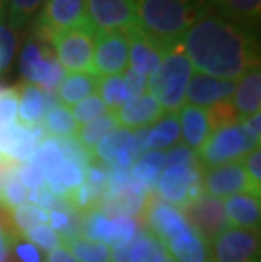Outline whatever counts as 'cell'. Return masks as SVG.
Returning <instances> with one entry per match:
<instances>
[{
  "instance_id": "obj_1",
  "label": "cell",
  "mask_w": 261,
  "mask_h": 262,
  "mask_svg": "<svg viewBox=\"0 0 261 262\" xmlns=\"http://www.w3.org/2000/svg\"><path fill=\"white\" fill-rule=\"evenodd\" d=\"M182 46L192 68L222 80L236 81L259 64L253 29L212 14L210 7L185 32Z\"/></svg>"
},
{
  "instance_id": "obj_2",
  "label": "cell",
  "mask_w": 261,
  "mask_h": 262,
  "mask_svg": "<svg viewBox=\"0 0 261 262\" xmlns=\"http://www.w3.org/2000/svg\"><path fill=\"white\" fill-rule=\"evenodd\" d=\"M207 9L204 0H134L136 26L165 48L180 42Z\"/></svg>"
},
{
  "instance_id": "obj_3",
  "label": "cell",
  "mask_w": 261,
  "mask_h": 262,
  "mask_svg": "<svg viewBox=\"0 0 261 262\" xmlns=\"http://www.w3.org/2000/svg\"><path fill=\"white\" fill-rule=\"evenodd\" d=\"M193 68L185 54L182 41L166 49L156 71L148 80V93L166 112H178L185 103V90Z\"/></svg>"
},
{
  "instance_id": "obj_4",
  "label": "cell",
  "mask_w": 261,
  "mask_h": 262,
  "mask_svg": "<svg viewBox=\"0 0 261 262\" xmlns=\"http://www.w3.org/2000/svg\"><path fill=\"white\" fill-rule=\"evenodd\" d=\"M259 144L241 127V124L224 127L209 134L207 141L197 152V161L202 168L241 161L249 150Z\"/></svg>"
},
{
  "instance_id": "obj_5",
  "label": "cell",
  "mask_w": 261,
  "mask_h": 262,
  "mask_svg": "<svg viewBox=\"0 0 261 262\" xmlns=\"http://www.w3.org/2000/svg\"><path fill=\"white\" fill-rule=\"evenodd\" d=\"M93 36L95 29L87 26L61 31L51 37L49 44H53L56 59L63 70H68L70 73L93 75Z\"/></svg>"
},
{
  "instance_id": "obj_6",
  "label": "cell",
  "mask_w": 261,
  "mask_h": 262,
  "mask_svg": "<svg viewBox=\"0 0 261 262\" xmlns=\"http://www.w3.org/2000/svg\"><path fill=\"white\" fill-rule=\"evenodd\" d=\"M92 26L87 17L85 0H44L43 12L36 22V37L48 46L51 37L73 27ZM93 27V26H92Z\"/></svg>"
},
{
  "instance_id": "obj_7",
  "label": "cell",
  "mask_w": 261,
  "mask_h": 262,
  "mask_svg": "<svg viewBox=\"0 0 261 262\" xmlns=\"http://www.w3.org/2000/svg\"><path fill=\"white\" fill-rule=\"evenodd\" d=\"M200 183L204 193L220 200H226L232 196V194L239 193L261 196V191H258L249 181L241 161H232V163L212 166V168H204L200 171Z\"/></svg>"
},
{
  "instance_id": "obj_8",
  "label": "cell",
  "mask_w": 261,
  "mask_h": 262,
  "mask_svg": "<svg viewBox=\"0 0 261 262\" xmlns=\"http://www.w3.org/2000/svg\"><path fill=\"white\" fill-rule=\"evenodd\" d=\"M182 215L185 216L188 225L210 247L214 238L229 227L227 216L224 211V203L220 198L210 196L207 193H202L193 202L185 205L182 208Z\"/></svg>"
},
{
  "instance_id": "obj_9",
  "label": "cell",
  "mask_w": 261,
  "mask_h": 262,
  "mask_svg": "<svg viewBox=\"0 0 261 262\" xmlns=\"http://www.w3.org/2000/svg\"><path fill=\"white\" fill-rule=\"evenodd\" d=\"M212 262L259 260V232L239 227L224 228L210 244Z\"/></svg>"
},
{
  "instance_id": "obj_10",
  "label": "cell",
  "mask_w": 261,
  "mask_h": 262,
  "mask_svg": "<svg viewBox=\"0 0 261 262\" xmlns=\"http://www.w3.org/2000/svg\"><path fill=\"white\" fill-rule=\"evenodd\" d=\"M129 66L127 37L122 31H95L93 75L97 78L122 75Z\"/></svg>"
},
{
  "instance_id": "obj_11",
  "label": "cell",
  "mask_w": 261,
  "mask_h": 262,
  "mask_svg": "<svg viewBox=\"0 0 261 262\" xmlns=\"http://www.w3.org/2000/svg\"><path fill=\"white\" fill-rule=\"evenodd\" d=\"M156 193L158 198L183 208L204 193L200 169L192 166L165 168L156 181Z\"/></svg>"
},
{
  "instance_id": "obj_12",
  "label": "cell",
  "mask_w": 261,
  "mask_h": 262,
  "mask_svg": "<svg viewBox=\"0 0 261 262\" xmlns=\"http://www.w3.org/2000/svg\"><path fill=\"white\" fill-rule=\"evenodd\" d=\"M87 17L95 31H127L136 26L134 0H85Z\"/></svg>"
},
{
  "instance_id": "obj_13",
  "label": "cell",
  "mask_w": 261,
  "mask_h": 262,
  "mask_svg": "<svg viewBox=\"0 0 261 262\" xmlns=\"http://www.w3.org/2000/svg\"><path fill=\"white\" fill-rule=\"evenodd\" d=\"M141 215L146 216L148 230L153 235H156L161 241V244H166L171 238H176L180 235H185V233L193 232L180 210L159 202L151 193H148L146 206H144Z\"/></svg>"
},
{
  "instance_id": "obj_14",
  "label": "cell",
  "mask_w": 261,
  "mask_h": 262,
  "mask_svg": "<svg viewBox=\"0 0 261 262\" xmlns=\"http://www.w3.org/2000/svg\"><path fill=\"white\" fill-rule=\"evenodd\" d=\"M124 34L127 37V48H129L131 68L149 78L156 71L168 48L153 41L137 26L129 27L127 31H124Z\"/></svg>"
},
{
  "instance_id": "obj_15",
  "label": "cell",
  "mask_w": 261,
  "mask_h": 262,
  "mask_svg": "<svg viewBox=\"0 0 261 262\" xmlns=\"http://www.w3.org/2000/svg\"><path fill=\"white\" fill-rule=\"evenodd\" d=\"M236 90L234 80H222V78L209 76L205 73H192L190 81L185 90L187 103L195 107L207 108L220 100H229Z\"/></svg>"
},
{
  "instance_id": "obj_16",
  "label": "cell",
  "mask_w": 261,
  "mask_h": 262,
  "mask_svg": "<svg viewBox=\"0 0 261 262\" xmlns=\"http://www.w3.org/2000/svg\"><path fill=\"white\" fill-rule=\"evenodd\" d=\"M119 125L126 129H141V127H149L163 117L166 112L163 107L154 100L151 93H143L131 102H127L121 110H117Z\"/></svg>"
},
{
  "instance_id": "obj_17",
  "label": "cell",
  "mask_w": 261,
  "mask_h": 262,
  "mask_svg": "<svg viewBox=\"0 0 261 262\" xmlns=\"http://www.w3.org/2000/svg\"><path fill=\"white\" fill-rule=\"evenodd\" d=\"M227 224L231 227L248 228V230H259L261 222V203L259 196L249 193H239L222 200Z\"/></svg>"
},
{
  "instance_id": "obj_18",
  "label": "cell",
  "mask_w": 261,
  "mask_h": 262,
  "mask_svg": "<svg viewBox=\"0 0 261 262\" xmlns=\"http://www.w3.org/2000/svg\"><path fill=\"white\" fill-rule=\"evenodd\" d=\"M161 241L148 228H139L137 233L124 245H112L110 260L112 262H153L154 254L161 247Z\"/></svg>"
},
{
  "instance_id": "obj_19",
  "label": "cell",
  "mask_w": 261,
  "mask_h": 262,
  "mask_svg": "<svg viewBox=\"0 0 261 262\" xmlns=\"http://www.w3.org/2000/svg\"><path fill=\"white\" fill-rule=\"evenodd\" d=\"M180 134L185 139V146L193 152H198L207 141L210 129L207 120V108L195 107L190 103H183L178 112Z\"/></svg>"
},
{
  "instance_id": "obj_20",
  "label": "cell",
  "mask_w": 261,
  "mask_h": 262,
  "mask_svg": "<svg viewBox=\"0 0 261 262\" xmlns=\"http://www.w3.org/2000/svg\"><path fill=\"white\" fill-rule=\"evenodd\" d=\"M232 105H234L239 120L259 112L261 107V71L259 64L249 68L246 73L236 83V90L232 95Z\"/></svg>"
},
{
  "instance_id": "obj_21",
  "label": "cell",
  "mask_w": 261,
  "mask_h": 262,
  "mask_svg": "<svg viewBox=\"0 0 261 262\" xmlns=\"http://www.w3.org/2000/svg\"><path fill=\"white\" fill-rule=\"evenodd\" d=\"M56 56L53 54V51L49 49V46H41L37 42H27V46L22 51L21 58V70L22 76L26 78L27 83L39 86L41 83L46 80L51 66L54 63Z\"/></svg>"
},
{
  "instance_id": "obj_22",
  "label": "cell",
  "mask_w": 261,
  "mask_h": 262,
  "mask_svg": "<svg viewBox=\"0 0 261 262\" xmlns=\"http://www.w3.org/2000/svg\"><path fill=\"white\" fill-rule=\"evenodd\" d=\"M165 245L166 252L178 262H212L210 247L195 232L171 238Z\"/></svg>"
},
{
  "instance_id": "obj_23",
  "label": "cell",
  "mask_w": 261,
  "mask_h": 262,
  "mask_svg": "<svg viewBox=\"0 0 261 262\" xmlns=\"http://www.w3.org/2000/svg\"><path fill=\"white\" fill-rule=\"evenodd\" d=\"M98 78L88 73H68L65 75L63 81L58 86V97L59 102L65 107H73L83 98L90 97L97 93Z\"/></svg>"
},
{
  "instance_id": "obj_24",
  "label": "cell",
  "mask_w": 261,
  "mask_h": 262,
  "mask_svg": "<svg viewBox=\"0 0 261 262\" xmlns=\"http://www.w3.org/2000/svg\"><path fill=\"white\" fill-rule=\"evenodd\" d=\"M210 5H214L227 20L248 29H253L259 20L261 0H210Z\"/></svg>"
},
{
  "instance_id": "obj_25",
  "label": "cell",
  "mask_w": 261,
  "mask_h": 262,
  "mask_svg": "<svg viewBox=\"0 0 261 262\" xmlns=\"http://www.w3.org/2000/svg\"><path fill=\"white\" fill-rule=\"evenodd\" d=\"M19 93V119L24 125H37L46 112V100L41 88L32 83H17L15 85Z\"/></svg>"
},
{
  "instance_id": "obj_26",
  "label": "cell",
  "mask_w": 261,
  "mask_h": 262,
  "mask_svg": "<svg viewBox=\"0 0 261 262\" xmlns=\"http://www.w3.org/2000/svg\"><path fill=\"white\" fill-rule=\"evenodd\" d=\"M180 122L178 114L168 112L148 130L146 137V149L151 150H161L166 147H171L173 144L178 142L180 139Z\"/></svg>"
},
{
  "instance_id": "obj_27",
  "label": "cell",
  "mask_w": 261,
  "mask_h": 262,
  "mask_svg": "<svg viewBox=\"0 0 261 262\" xmlns=\"http://www.w3.org/2000/svg\"><path fill=\"white\" fill-rule=\"evenodd\" d=\"M117 127H119L117 114L110 112V110H109L107 114L97 117L95 120H92V122H88V124L78 127V129H76L75 137L78 139V142L87 150L93 152V149H95L97 144L101 142L109 132L115 130Z\"/></svg>"
},
{
  "instance_id": "obj_28",
  "label": "cell",
  "mask_w": 261,
  "mask_h": 262,
  "mask_svg": "<svg viewBox=\"0 0 261 262\" xmlns=\"http://www.w3.org/2000/svg\"><path fill=\"white\" fill-rule=\"evenodd\" d=\"M132 142V130L126 129V127H117L115 130L109 132L101 142L97 144L93 149V158L97 161H101L102 164L112 166L115 158L122 152L124 149H127Z\"/></svg>"
},
{
  "instance_id": "obj_29",
  "label": "cell",
  "mask_w": 261,
  "mask_h": 262,
  "mask_svg": "<svg viewBox=\"0 0 261 262\" xmlns=\"http://www.w3.org/2000/svg\"><path fill=\"white\" fill-rule=\"evenodd\" d=\"M165 169V152L163 150H149L144 152L132 166L131 176L144 188H151L158 181L159 174Z\"/></svg>"
},
{
  "instance_id": "obj_30",
  "label": "cell",
  "mask_w": 261,
  "mask_h": 262,
  "mask_svg": "<svg viewBox=\"0 0 261 262\" xmlns=\"http://www.w3.org/2000/svg\"><path fill=\"white\" fill-rule=\"evenodd\" d=\"M97 93L105 103V107L110 108V112H117L127 102H131V95L122 75H110V76L98 78Z\"/></svg>"
},
{
  "instance_id": "obj_31",
  "label": "cell",
  "mask_w": 261,
  "mask_h": 262,
  "mask_svg": "<svg viewBox=\"0 0 261 262\" xmlns=\"http://www.w3.org/2000/svg\"><path fill=\"white\" fill-rule=\"evenodd\" d=\"M82 230L88 241L101 242L105 245H114L115 242L114 222L107 215H104L101 210L88 211L82 222Z\"/></svg>"
},
{
  "instance_id": "obj_32",
  "label": "cell",
  "mask_w": 261,
  "mask_h": 262,
  "mask_svg": "<svg viewBox=\"0 0 261 262\" xmlns=\"http://www.w3.org/2000/svg\"><path fill=\"white\" fill-rule=\"evenodd\" d=\"M66 249L78 262H110V247L101 242H93L83 237L65 241Z\"/></svg>"
},
{
  "instance_id": "obj_33",
  "label": "cell",
  "mask_w": 261,
  "mask_h": 262,
  "mask_svg": "<svg viewBox=\"0 0 261 262\" xmlns=\"http://www.w3.org/2000/svg\"><path fill=\"white\" fill-rule=\"evenodd\" d=\"M44 132H49L54 137H71L76 134V124L70 114V108L63 103L49 108L43 119Z\"/></svg>"
},
{
  "instance_id": "obj_34",
  "label": "cell",
  "mask_w": 261,
  "mask_h": 262,
  "mask_svg": "<svg viewBox=\"0 0 261 262\" xmlns=\"http://www.w3.org/2000/svg\"><path fill=\"white\" fill-rule=\"evenodd\" d=\"M29 163L34 164L37 169H41L44 178L48 174H51L53 171H56L59 166L65 163L63 152H61L56 139L54 137L44 139L39 146H37V149L34 150V154H32Z\"/></svg>"
},
{
  "instance_id": "obj_35",
  "label": "cell",
  "mask_w": 261,
  "mask_h": 262,
  "mask_svg": "<svg viewBox=\"0 0 261 262\" xmlns=\"http://www.w3.org/2000/svg\"><path fill=\"white\" fill-rule=\"evenodd\" d=\"M46 222H49L48 213L36 205L24 203L12 210V225L21 235H24L32 227L44 225Z\"/></svg>"
},
{
  "instance_id": "obj_36",
  "label": "cell",
  "mask_w": 261,
  "mask_h": 262,
  "mask_svg": "<svg viewBox=\"0 0 261 262\" xmlns=\"http://www.w3.org/2000/svg\"><path fill=\"white\" fill-rule=\"evenodd\" d=\"M71 117H73L76 127H82L88 124V122L95 120L97 117H101L104 114H107V107L102 102V98L98 97V93H93L90 97L83 98L82 102L73 105L70 110Z\"/></svg>"
},
{
  "instance_id": "obj_37",
  "label": "cell",
  "mask_w": 261,
  "mask_h": 262,
  "mask_svg": "<svg viewBox=\"0 0 261 262\" xmlns=\"http://www.w3.org/2000/svg\"><path fill=\"white\" fill-rule=\"evenodd\" d=\"M207 120L210 132L224 129V127H231L239 124V115H237L234 105L229 100H220V102L214 103L212 107L207 110Z\"/></svg>"
},
{
  "instance_id": "obj_38",
  "label": "cell",
  "mask_w": 261,
  "mask_h": 262,
  "mask_svg": "<svg viewBox=\"0 0 261 262\" xmlns=\"http://www.w3.org/2000/svg\"><path fill=\"white\" fill-rule=\"evenodd\" d=\"M58 142V146L63 152L65 161H71V163L78 164L80 168L87 169L92 163H95V158L90 150H87L85 147L78 142V139L75 136L71 137H54Z\"/></svg>"
},
{
  "instance_id": "obj_39",
  "label": "cell",
  "mask_w": 261,
  "mask_h": 262,
  "mask_svg": "<svg viewBox=\"0 0 261 262\" xmlns=\"http://www.w3.org/2000/svg\"><path fill=\"white\" fill-rule=\"evenodd\" d=\"M44 0H9V24L14 29H22L29 22Z\"/></svg>"
},
{
  "instance_id": "obj_40",
  "label": "cell",
  "mask_w": 261,
  "mask_h": 262,
  "mask_svg": "<svg viewBox=\"0 0 261 262\" xmlns=\"http://www.w3.org/2000/svg\"><path fill=\"white\" fill-rule=\"evenodd\" d=\"M22 237H24L26 241H29L31 244H34L36 247H41L43 250H48V252H51V250L61 247V245H65L63 237L46 224L32 227L31 230H27Z\"/></svg>"
},
{
  "instance_id": "obj_41",
  "label": "cell",
  "mask_w": 261,
  "mask_h": 262,
  "mask_svg": "<svg viewBox=\"0 0 261 262\" xmlns=\"http://www.w3.org/2000/svg\"><path fill=\"white\" fill-rule=\"evenodd\" d=\"M26 200H27V189L17 180V174L12 172L7 178V181L4 183L2 193H0V206L10 211L21 205H24Z\"/></svg>"
},
{
  "instance_id": "obj_42",
  "label": "cell",
  "mask_w": 261,
  "mask_h": 262,
  "mask_svg": "<svg viewBox=\"0 0 261 262\" xmlns=\"http://www.w3.org/2000/svg\"><path fill=\"white\" fill-rule=\"evenodd\" d=\"M19 108V93L17 88L9 86V90L0 95V127L14 124L17 119Z\"/></svg>"
},
{
  "instance_id": "obj_43",
  "label": "cell",
  "mask_w": 261,
  "mask_h": 262,
  "mask_svg": "<svg viewBox=\"0 0 261 262\" xmlns=\"http://www.w3.org/2000/svg\"><path fill=\"white\" fill-rule=\"evenodd\" d=\"M10 250L17 262H43L41 250L34 244L26 241L22 235H15L10 238Z\"/></svg>"
},
{
  "instance_id": "obj_44",
  "label": "cell",
  "mask_w": 261,
  "mask_h": 262,
  "mask_svg": "<svg viewBox=\"0 0 261 262\" xmlns=\"http://www.w3.org/2000/svg\"><path fill=\"white\" fill-rule=\"evenodd\" d=\"M173 166H192V168H200L197 164V154L185 144L171 147L165 154V168H173Z\"/></svg>"
},
{
  "instance_id": "obj_45",
  "label": "cell",
  "mask_w": 261,
  "mask_h": 262,
  "mask_svg": "<svg viewBox=\"0 0 261 262\" xmlns=\"http://www.w3.org/2000/svg\"><path fill=\"white\" fill-rule=\"evenodd\" d=\"M114 230H115V242L114 245H124L131 241L132 237L136 235L139 227H137V222L129 215H119L114 216Z\"/></svg>"
},
{
  "instance_id": "obj_46",
  "label": "cell",
  "mask_w": 261,
  "mask_h": 262,
  "mask_svg": "<svg viewBox=\"0 0 261 262\" xmlns=\"http://www.w3.org/2000/svg\"><path fill=\"white\" fill-rule=\"evenodd\" d=\"M22 132H24V125L21 122H14V124L0 127V152H2V156H7L9 158L12 154Z\"/></svg>"
},
{
  "instance_id": "obj_47",
  "label": "cell",
  "mask_w": 261,
  "mask_h": 262,
  "mask_svg": "<svg viewBox=\"0 0 261 262\" xmlns=\"http://www.w3.org/2000/svg\"><path fill=\"white\" fill-rule=\"evenodd\" d=\"M15 51V34L7 26L0 24V73L7 70Z\"/></svg>"
},
{
  "instance_id": "obj_48",
  "label": "cell",
  "mask_w": 261,
  "mask_h": 262,
  "mask_svg": "<svg viewBox=\"0 0 261 262\" xmlns=\"http://www.w3.org/2000/svg\"><path fill=\"white\" fill-rule=\"evenodd\" d=\"M243 168L246 171V174L249 178V181H251V185L261 191V149L259 146L254 147L253 150H249V152L243 158Z\"/></svg>"
},
{
  "instance_id": "obj_49",
  "label": "cell",
  "mask_w": 261,
  "mask_h": 262,
  "mask_svg": "<svg viewBox=\"0 0 261 262\" xmlns=\"http://www.w3.org/2000/svg\"><path fill=\"white\" fill-rule=\"evenodd\" d=\"M17 174V180L24 185L26 189H36V188H41L44 186V174L41 169H37L34 164L31 163H24L17 168L15 171Z\"/></svg>"
},
{
  "instance_id": "obj_50",
  "label": "cell",
  "mask_w": 261,
  "mask_h": 262,
  "mask_svg": "<svg viewBox=\"0 0 261 262\" xmlns=\"http://www.w3.org/2000/svg\"><path fill=\"white\" fill-rule=\"evenodd\" d=\"M124 76V81H126V86L127 90H129V95H131V100H134L137 97H141L143 93L148 92V76H144L139 71L132 70L131 66H127L126 71L122 73Z\"/></svg>"
},
{
  "instance_id": "obj_51",
  "label": "cell",
  "mask_w": 261,
  "mask_h": 262,
  "mask_svg": "<svg viewBox=\"0 0 261 262\" xmlns=\"http://www.w3.org/2000/svg\"><path fill=\"white\" fill-rule=\"evenodd\" d=\"M27 202L31 205H36L39 208H49V210H54L58 205V200L56 196L49 191L46 186H41V188H36V189H31V193H27Z\"/></svg>"
},
{
  "instance_id": "obj_52",
  "label": "cell",
  "mask_w": 261,
  "mask_h": 262,
  "mask_svg": "<svg viewBox=\"0 0 261 262\" xmlns=\"http://www.w3.org/2000/svg\"><path fill=\"white\" fill-rule=\"evenodd\" d=\"M239 124L249 136H251L258 144H261V114L256 112L249 117H244L243 120H239Z\"/></svg>"
},
{
  "instance_id": "obj_53",
  "label": "cell",
  "mask_w": 261,
  "mask_h": 262,
  "mask_svg": "<svg viewBox=\"0 0 261 262\" xmlns=\"http://www.w3.org/2000/svg\"><path fill=\"white\" fill-rule=\"evenodd\" d=\"M44 262H78V260L71 255V252L65 247V245H61V247L51 250V252H48Z\"/></svg>"
},
{
  "instance_id": "obj_54",
  "label": "cell",
  "mask_w": 261,
  "mask_h": 262,
  "mask_svg": "<svg viewBox=\"0 0 261 262\" xmlns=\"http://www.w3.org/2000/svg\"><path fill=\"white\" fill-rule=\"evenodd\" d=\"M0 262H12V255H10V237L7 233L0 238Z\"/></svg>"
},
{
  "instance_id": "obj_55",
  "label": "cell",
  "mask_w": 261,
  "mask_h": 262,
  "mask_svg": "<svg viewBox=\"0 0 261 262\" xmlns=\"http://www.w3.org/2000/svg\"><path fill=\"white\" fill-rule=\"evenodd\" d=\"M153 262H178V260L171 257V255H170L168 252H166L165 245H161L158 252L154 254V257H153Z\"/></svg>"
},
{
  "instance_id": "obj_56",
  "label": "cell",
  "mask_w": 261,
  "mask_h": 262,
  "mask_svg": "<svg viewBox=\"0 0 261 262\" xmlns=\"http://www.w3.org/2000/svg\"><path fill=\"white\" fill-rule=\"evenodd\" d=\"M5 7H7V0H0V20H2V17H4Z\"/></svg>"
},
{
  "instance_id": "obj_57",
  "label": "cell",
  "mask_w": 261,
  "mask_h": 262,
  "mask_svg": "<svg viewBox=\"0 0 261 262\" xmlns=\"http://www.w3.org/2000/svg\"><path fill=\"white\" fill-rule=\"evenodd\" d=\"M253 262H259V260H253Z\"/></svg>"
}]
</instances>
